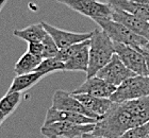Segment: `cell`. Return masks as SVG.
Returning a JSON list of instances; mask_svg holds the SVG:
<instances>
[{
    "mask_svg": "<svg viewBox=\"0 0 149 138\" xmlns=\"http://www.w3.org/2000/svg\"><path fill=\"white\" fill-rule=\"evenodd\" d=\"M95 129V123L78 124V123L59 121L40 128V133L46 138H76L81 137L85 133H92Z\"/></svg>",
    "mask_w": 149,
    "mask_h": 138,
    "instance_id": "5b68a950",
    "label": "cell"
},
{
    "mask_svg": "<svg viewBox=\"0 0 149 138\" xmlns=\"http://www.w3.org/2000/svg\"><path fill=\"white\" fill-rule=\"evenodd\" d=\"M141 50H142V52H143V54L145 55V58H146L147 69H148V76H149V52L146 51L145 49H143V48H141Z\"/></svg>",
    "mask_w": 149,
    "mask_h": 138,
    "instance_id": "484cf974",
    "label": "cell"
},
{
    "mask_svg": "<svg viewBox=\"0 0 149 138\" xmlns=\"http://www.w3.org/2000/svg\"><path fill=\"white\" fill-rule=\"evenodd\" d=\"M88 64H90V43H87L76 54L64 62V71L86 72L88 69Z\"/></svg>",
    "mask_w": 149,
    "mask_h": 138,
    "instance_id": "2e32d148",
    "label": "cell"
},
{
    "mask_svg": "<svg viewBox=\"0 0 149 138\" xmlns=\"http://www.w3.org/2000/svg\"><path fill=\"white\" fill-rule=\"evenodd\" d=\"M131 2L139 3V4H149V0H129Z\"/></svg>",
    "mask_w": 149,
    "mask_h": 138,
    "instance_id": "4316f807",
    "label": "cell"
},
{
    "mask_svg": "<svg viewBox=\"0 0 149 138\" xmlns=\"http://www.w3.org/2000/svg\"><path fill=\"white\" fill-rule=\"evenodd\" d=\"M59 121H67V122L78 123V124H87V123H96L97 119L82 115V114L68 112V110H56L53 107L48 108L46 116H45L44 126L53 122H59Z\"/></svg>",
    "mask_w": 149,
    "mask_h": 138,
    "instance_id": "4fadbf2b",
    "label": "cell"
},
{
    "mask_svg": "<svg viewBox=\"0 0 149 138\" xmlns=\"http://www.w3.org/2000/svg\"><path fill=\"white\" fill-rule=\"evenodd\" d=\"M112 19L123 24L136 34L149 40V21L147 20H144L139 16L114 6H112Z\"/></svg>",
    "mask_w": 149,
    "mask_h": 138,
    "instance_id": "7c38bea8",
    "label": "cell"
},
{
    "mask_svg": "<svg viewBox=\"0 0 149 138\" xmlns=\"http://www.w3.org/2000/svg\"><path fill=\"white\" fill-rule=\"evenodd\" d=\"M147 138H149V135H148V137H147Z\"/></svg>",
    "mask_w": 149,
    "mask_h": 138,
    "instance_id": "1f68e13d",
    "label": "cell"
},
{
    "mask_svg": "<svg viewBox=\"0 0 149 138\" xmlns=\"http://www.w3.org/2000/svg\"><path fill=\"white\" fill-rule=\"evenodd\" d=\"M22 92H6L2 98L0 99V112L9 117L16 110V107L22 102Z\"/></svg>",
    "mask_w": 149,
    "mask_h": 138,
    "instance_id": "d6986e66",
    "label": "cell"
},
{
    "mask_svg": "<svg viewBox=\"0 0 149 138\" xmlns=\"http://www.w3.org/2000/svg\"><path fill=\"white\" fill-rule=\"evenodd\" d=\"M45 76H47V74L42 72V71H32V72H29V74L16 76L13 79L12 84L10 86L8 92H22L27 90V89H30L31 87L36 85Z\"/></svg>",
    "mask_w": 149,
    "mask_h": 138,
    "instance_id": "9a60e30c",
    "label": "cell"
},
{
    "mask_svg": "<svg viewBox=\"0 0 149 138\" xmlns=\"http://www.w3.org/2000/svg\"><path fill=\"white\" fill-rule=\"evenodd\" d=\"M94 21L104 31L107 35L114 43H120L125 45H129L132 47H142L143 48L148 42V38L141 36L123 24L115 21L112 18H96Z\"/></svg>",
    "mask_w": 149,
    "mask_h": 138,
    "instance_id": "3957f363",
    "label": "cell"
},
{
    "mask_svg": "<svg viewBox=\"0 0 149 138\" xmlns=\"http://www.w3.org/2000/svg\"><path fill=\"white\" fill-rule=\"evenodd\" d=\"M35 71H42L46 74H49L54 71H64V63L58 61L56 58H44Z\"/></svg>",
    "mask_w": 149,
    "mask_h": 138,
    "instance_id": "ffe728a7",
    "label": "cell"
},
{
    "mask_svg": "<svg viewBox=\"0 0 149 138\" xmlns=\"http://www.w3.org/2000/svg\"><path fill=\"white\" fill-rule=\"evenodd\" d=\"M98 1H101V2H106L107 3V0H98Z\"/></svg>",
    "mask_w": 149,
    "mask_h": 138,
    "instance_id": "4dcf8cb0",
    "label": "cell"
},
{
    "mask_svg": "<svg viewBox=\"0 0 149 138\" xmlns=\"http://www.w3.org/2000/svg\"><path fill=\"white\" fill-rule=\"evenodd\" d=\"M149 135V121L142 126H134L128 130L120 138H147Z\"/></svg>",
    "mask_w": 149,
    "mask_h": 138,
    "instance_id": "603a6c76",
    "label": "cell"
},
{
    "mask_svg": "<svg viewBox=\"0 0 149 138\" xmlns=\"http://www.w3.org/2000/svg\"><path fill=\"white\" fill-rule=\"evenodd\" d=\"M6 118H8V116H6V115H4L2 112H0V126H2V123L4 122V120H6Z\"/></svg>",
    "mask_w": 149,
    "mask_h": 138,
    "instance_id": "83f0119b",
    "label": "cell"
},
{
    "mask_svg": "<svg viewBox=\"0 0 149 138\" xmlns=\"http://www.w3.org/2000/svg\"><path fill=\"white\" fill-rule=\"evenodd\" d=\"M90 40H84V42H82V43L74 44V45H72V46L67 47V48H64V49H60L59 53L56 54V58L58 60V61L63 62V63H64V62H66L68 58H72L74 54H76L79 50L82 49V48H83L87 43H90Z\"/></svg>",
    "mask_w": 149,
    "mask_h": 138,
    "instance_id": "44dd1931",
    "label": "cell"
},
{
    "mask_svg": "<svg viewBox=\"0 0 149 138\" xmlns=\"http://www.w3.org/2000/svg\"><path fill=\"white\" fill-rule=\"evenodd\" d=\"M149 121V96L116 103L95 123L92 133L107 138H120L128 130Z\"/></svg>",
    "mask_w": 149,
    "mask_h": 138,
    "instance_id": "6da1fadb",
    "label": "cell"
},
{
    "mask_svg": "<svg viewBox=\"0 0 149 138\" xmlns=\"http://www.w3.org/2000/svg\"><path fill=\"white\" fill-rule=\"evenodd\" d=\"M81 138H107L103 137V136H99V135H95L94 133H85L83 135L81 136Z\"/></svg>",
    "mask_w": 149,
    "mask_h": 138,
    "instance_id": "d4e9b609",
    "label": "cell"
},
{
    "mask_svg": "<svg viewBox=\"0 0 149 138\" xmlns=\"http://www.w3.org/2000/svg\"><path fill=\"white\" fill-rule=\"evenodd\" d=\"M149 96V76L135 74L123 82L111 96L113 102L130 101Z\"/></svg>",
    "mask_w": 149,
    "mask_h": 138,
    "instance_id": "277c9868",
    "label": "cell"
},
{
    "mask_svg": "<svg viewBox=\"0 0 149 138\" xmlns=\"http://www.w3.org/2000/svg\"><path fill=\"white\" fill-rule=\"evenodd\" d=\"M43 60L44 58L35 56V55L31 54L27 51L25 54H22L19 58L18 61L16 62L15 66H14V72L17 76H19V74H25L35 71V69L38 67V65L42 63Z\"/></svg>",
    "mask_w": 149,
    "mask_h": 138,
    "instance_id": "ac0fdd59",
    "label": "cell"
},
{
    "mask_svg": "<svg viewBox=\"0 0 149 138\" xmlns=\"http://www.w3.org/2000/svg\"><path fill=\"white\" fill-rule=\"evenodd\" d=\"M114 48L115 53L131 71L140 76H148L146 58L141 50L142 47L135 48L125 44L114 43Z\"/></svg>",
    "mask_w": 149,
    "mask_h": 138,
    "instance_id": "52a82bcc",
    "label": "cell"
},
{
    "mask_svg": "<svg viewBox=\"0 0 149 138\" xmlns=\"http://www.w3.org/2000/svg\"><path fill=\"white\" fill-rule=\"evenodd\" d=\"M74 12L90 17L96 18H112V6L106 2L98 0H56Z\"/></svg>",
    "mask_w": 149,
    "mask_h": 138,
    "instance_id": "8992f818",
    "label": "cell"
},
{
    "mask_svg": "<svg viewBox=\"0 0 149 138\" xmlns=\"http://www.w3.org/2000/svg\"><path fill=\"white\" fill-rule=\"evenodd\" d=\"M43 45H44V58H56V54L59 53L60 49L56 42L53 40L48 32H47L46 36L44 37L43 40Z\"/></svg>",
    "mask_w": 149,
    "mask_h": 138,
    "instance_id": "7402d4cb",
    "label": "cell"
},
{
    "mask_svg": "<svg viewBox=\"0 0 149 138\" xmlns=\"http://www.w3.org/2000/svg\"><path fill=\"white\" fill-rule=\"evenodd\" d=\"M47 31L45 30L43 24H33L27 28L20 30H14L13 35L20 40H26L27 43H40L43 42L44 37L46 36Z\"/></svg>",
    "mask_w": 149,
    "mask_h": 138,
    "instance_id": "e0dca14e",
    "label": "cell"
},
{
    "mask_svg": "<svg viewBox=\"0 0 149 138\" xmlns=\"http://www.w3.org/2000/svg\"><path fill=\"white\" fill-rule=\"evenodd\" d=\"M8 2V0H0V12L2 11L3 6H6V3Z\"/></svg>",
    "mask_w": 149,
    "mask_h": 138,
    "instance_id": "f1b7e54d",
    "label": "cell"
},
{
    "mask_svg": "<svg viewBox=\"0 0 149 138\" xmlns=\"http://www.w3.org/2000/svg\"><path fill=\"white\" fill-rule=\"evenodd\" d=\"M74 97L78 99L92 113L99 117V119L100 117L103 116L112 107V105L114 103L110 98H99V97H94L87 94H77V95H74Z\"/></svg>",
    "mask_w": 149,
    "mask_h": 138,
    "instance_id": "5bb4252c",
    "label": "cell"
},
{
    "mask_svg": "<svg viewBox=\"0 0 149 138\" xmlns=\"http://www.w3.org/2000/svg\"><path fill=\"white\" fill-rule=\"evenodd\" d=\"M143 49H145L146 51H148V52H149V40H148V42H147L146 45H145V46L143 47Z\"/></svg>",
    "mask_w": 149,
    "mask_h": 138,
    "instance_id": "f546056e",
    "label": "cell"
},
{
    "mask_svg": "<svg viewBox=\"0 0 149 138\" xmlns=\"http://www.w3.org/2000/svg\"><path fill=\"white\" fill-rule=\"evenodd\" d=\"M28 52L31 54L44 58V45L43 43H28Z\"/></svg>",
    "mask_w": 149,
    "mask_h": 138,
    "instance_id": "cb8c5ba5",
    "label": "cell"
},
{
    "mask_svg": "<svg viewBox=\"0 0 149 138\" xmlns=\"http://www.w3.org/2000/svg\"><path fill=\"white\" fill-rule=\"evenodd\" d=\"M51 107L56 108V110H68V112H74V113L82 114L85 116L92 117L99 120V117L96 116L94 113H92L88 108H86L78 99L74 97V95L65 92V90H56L53 94L52 97V106Z\"/></svg>",
    "mask_w": 149,
    "mask_h": 138,
    "instance_id": "30bf717a",
    "label": "cell"
},
{
    "mask_svg": "<svg viewBox=\"0 0 149 138\" xmlns=\"http://www.w3.org/2000/svg\"><path fill=\"white\" fill-rule=\"evenodd\" d=\"M45 30L51 35L53 40L58 45L59 49H64L67 47L74 45L78 43H82L84 40H90L93 35L92 32H83V33H77V32H70V31H65L62 29H59L56 27H53L50 24H47L45 21H42Z\"/></svg>",
    "mask_w": 149,
    "mask_h": 138,
    "instance_id": "9c48e42d",
    "label": "cell"
},
{
    "mask_svg": "<svg viewBox=\"0 0 149 138\" xmlns=\"http://www.w3.org/2000/svg\"><path fill=\"white\" fill-rule=\"evenodd\" d=\"M90 40V64L86 78L95 77L115 54L114 42L101 29L94 30Z\"/></svg>",
    "mask_w": 149,
    "mask_h": 138,
    "instance_id": "7a4b0ae2",
    "label": "cell"
},
{
    "mask_svg": "<svg viewBox=\"0 0 149 138\" xmlns=\"http://www.w3.org/2000/svg\"><path fill=\"white\" fill-rule=\"evenodd\" d=\"M96 76L117 87L127 79L135 76V74L131 71L115 53L111 61L104 67L101 68Z\"/></svg>",
    "mask_w": 149,
    "mask_h": 138,
    "instance_id": "ba28073f",
    "label": "cell"
},
{
    "mask_svg": "<svg viewBox=\"0 0 149 138\" xmlns=\"http://www.w3.org/2000/svg\"><path fill=\"white\" fill-rule=\"evenodd\" d=\"M116 86H114L111 83L107 82L101 78L92 77L86 78L78 88H76L72 94L77 95V94H87V95L94 96V97H99V98H111L116 90Z\"/></svg>",
    "mask_w": 149,
    "mask_h": 138,
    "instance_id": "8fae6325",
    "label": "cell"
}]
</instances>
